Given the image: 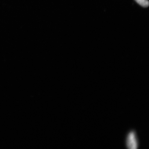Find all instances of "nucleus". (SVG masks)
Wrapping results in <instances>:
<instances>
[{"label":"nucleus","mask_w":149,"mask_h":149,"mask_svg":"<svg viewBox=\"0 0 149 149\" xmlns=\"http://www.w3.org/2000/svg\"><path fill=\"white\" fill-rule=\"evenodd\" d=\"M135 1L143 7H147L148 6L149 1L148 0H135Z\"/></svg>","instance_id":"nucleus-2"},{"label":"nucleus","mask_w":149,"mask_h":149,"mask_svg":"<svg viewBox=\"0 0 149 149\" xmlns=\"http://www.w3.org/2000/svg\"><path fill=\"white\" fill-rule=\"evenodd\" d=\"M126 145L130 149H136L138 148V140L134 131H132L128 134L126 138Z\"/></svg>","instance_id":"nucleus-1"}]
</instances>
